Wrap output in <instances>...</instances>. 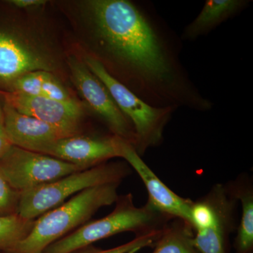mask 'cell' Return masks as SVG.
I'll list each match as a JSON object with an SVG mask.
<instances>
[{
    "mask_svg": "<svg viewBox=\"0 0 253 253\" xmlns=\"http://www.w3.org/2000/svg\"><path fill=\"white\" fill-rule=\"evenodd\" d=\"M88 9L102 49L126 68L127 89L150 106L211 111L166 32L144 9L126 0H93Z\"/></svg>",
    "mask_w": 253,
    "mask_h": 253,
    "instance_id": "obj_1",
    "label": "cell"
},
{
    "mask_svg": "<svg viewBox=\"0 0 253 253\" xmlns=\"http://www.w3.org/2000/svg\"><path fill=\"white\" fill-rule=\"evenodd\" d=\"M119 185L113 183L89 188L42 214L35 219L27 237L10 253H42L50 245L84 225L100 208L116 203Z\"/></svg>",
    "mask_w": 253,
    "mask_h": 253,
    "instance_id": "obj_2",
    "label": "cell"
},
{
    "mask_svg": "<svg viewBox=\"0 0 253 253\" xmlns=\"http://www.w3.org/2000/svg\"><path fill=\"white\" fill-rule=\"evenodd\" d=\"M171 219L148 202L142 207H136L132 195H123L118 196L111 214L86 223L50 245L43 253H72L100 240L126 231L134 233L136 236L154 234L162 231Z\"/></svg>",
    "mask_w": 253,
    "mask_h": 253,
    "instance_id": "obj_3",
    "label": "cell"
},
{
    "mask_svg": "<svg viewBox=\"0 0 253 253\" xmlns=\"http://www.w3.org/2000/svg\"><path fill=\"white\" fill-rule=\"evenodd\" d=\"M126 165L104 163L78 171L21 193L17 214L28 219H36L58 207L68 197L89 188L120 183L129 174Z\"/></svg>",
    "mask_w": 253,
    "mask_h": 253,
    "instance_id": "obj_4",
    "label": "cell"
},
{
    "mask_svg": "<svg viewBox=\"0 0 253 253\" xmlns=\"http://www.w3.org/2000/svg\"><path fill=\"white\" fill-rule=\"evenodd\" d=\"M84 63L91 72L104 83L115 102L129 120L135 132L134 148L140 156L150 148L159 146L163 131L176 109L150 106L112 77L103 65L92 56H86Z\"/></svg>",
    "mask_w": 253,
    "mask_h": 253,
    "instance_id": "obj_5",
    "label": "cell"
},
{
    "mask_svg": "<svg viewBox=\"0 0 253 253\" xmlns=\"http://www.w3.org/2000/svg\"><path fill=\"white\" fill-rule=\"evenodd\" d=\"M236 201L227 186L221 184L193 201L190 224L200 253H228L229 236L236 229Z\"/></svg>",
    "mask_w": 253,
    "mask_h": 253,
    "instance_id": "obj_6",
    "label": "cell"
},
{
    "mask_svg": "<svg viewBox=\"0 0 253 253\" xmlns=\"http://www.w3.org/2000/svg\"><path fill=\"white\" fill-rule=\"evenodd\" d=\"M84 169H86L15 146L0 159L1 175L21 193Z\"/></svg>",
    "mask_w": 253,
    "mask_h": 253,
    "instance_id": "obj_7",
    "label": "cell"
},
{
    "mask_svg": "<svg viewBox=\"0 0 253 253\" xmlns=\"http://www.w3.org/2000/svg\"><path fill=\"white\" fill-rule=\"evenodd\" d=\"M69 67L73 82L86 103L107 123L114 135L134 146L136 136L132 124L118 108L104 83L91 72L85 63L76 58L69 59Z\"/></svg>",
    "mask_w": 253,
    "mask_h": 253,
    "instance_id": "obj_8",
    "label": "cell"
},
{
    "mask_svg": "<svg viewBox=\"0 0 253 253\" xmlns=\"http://www.w3.org/2000/svg\"><path fill=\"white\" fill-rule=\"evenodd\" d=\"M126 141L114 134L101 137L68 136L49 145L42 154L89 169L112 158L122 157Z\"/></svg>",
    "mask_w": 253,
    "mask_h": 253,
    "instance_id": "obj_9",
    "label": "cell"
},
{
    "mask_svg": "<svg viewBox=\"0 0 253 253\" xmlns=\"http://www.w3.org/2000/svg\"><path fill=\"white\" fill-rule=\"evenodd\" d=\"M5 102L18 112L53 126L64 137L78 135L83 109L76 100L63 102L12 91L6 94Z\"/></svg>",
    "mask_w": 253,
    "mask_h": 253,
    "instance_id": "obj_10",
    "label": "cell"
},
{
    "mask_svg": "<svg viewBox=\"0 0 253 253\" xmlns=\"http://www.w3.org/2000/svg\"><path fill=\"white\" fill-rule=\"evenodd\" d=\"M121 158L140 176L149 195L147 202L153 208L168 217L190 224L192 200L181 197L168 187L143 161L130 143L126 141L123 144Z\"/></svg>",
    "mask_w": 253,
    "mask_h": 253,
    "instance_id": "obj_11",
    "label": "cell"
},
{
    "mask_svg": "<svg viewBox=\"0 0 253 253\" xmlns=\"http://www.w3.org/2000/svg\"><path fill=\"white\" fill-rule=\"evenodd\" d=\"M2 113L5 133L12 146L43 154L49 145L65 138L53 126L18 112L8 103Z\"/></svg>",
    "mask_w": 253,
    "mask_h": 253,
    "instance_id": "obj_12",
    "label": "cell"
},
{
    "mask_svg": "<svg viewBox=\"0 0 253 253\" xmlns=\"http://www.w3.org/2000/svg\"><path fill=\"white\" fill-rule=\"evenodd\" d=\"M50 69L49 65L42 56L0 31V82L14 83L27 73Z\"/></svg>",
    "mask_w": 253,
    "mask_h": 253,
    "instance_id": "obj_13",
    "label": "cell"
},
{
    "mask_svg": "<svg viewBox=\"0 0 253 253\" xmlns=\"http://www.w3.org/2000/svg\"><path fill=\"white\" fill-rule=\"evenodd\" d=\"M249 0H207L197 17L184 29L182 39L194 41L234 17L247 7Z\"/></svg>",
    "mask_w": 253,
    "mask_h": 253,
    "instance_id": "obj_14",
    "label": "cell"
},
{
    "mask_svg": "<svg viewBox=\"0 0 253 253\" xmlns=\"http://www.w3.org/2000/svg\"><path fill=\"white\" fill-rule=\"evenodd\" d=\"M231 195L241 204V217L237 228L234 248L236 253H253V188L249 179L238 178L228 184Z\"/></svg>",
    "mask_w": 253,
    "mask_h": 253,
    "instance_id": "obj_15",
    "label": "cell"
},
{
    "mask_svg": "<svg viewBox=\"0 0 253 253\" xmlns=\"http://www.w3.org/2000/svg\"><path fill=\"white\" fill-rule=\"evenodd\" d=\"M194 239V229L190 224L172 219L161 231L151 253H200Z\"/></svg>",
    "mask_w": 253,
    "mask_h": 253,
    "instance_id": "obj_16",
    "label": "cell"
},
{
    "mask_svg": "<svg viewBox=\"0 0 253 253\" xmlns=\"http://www.w3.org/2000/svg\"><path fill=\"white\" fill-rule=\"evenodd\" d=\"M34 222L18 214L0 216V252H12L31 233Z\"/></svg>",
    "mask_w": 253,
    "mask_h": 253,
    "instance_id": "obj_17",
    "label": "cell"
},
{
    "mask_svg": "<svg viewBox=\"0 0 253 253\" xmlns=\"http://www.w3.org/2000/svg\"><path fill=\"white\" fill-rule=\"evenodd\" d=\"M161 231L148 235L136 236L132 241L111 249L101 250L89 246L72 253H134L145 248L154 246L161 235Z\"/></svg>",
    "mask_w": 253,
    "mask_h": 253,
    "instance_id": "obj_18",
    "label": "cell"
},
{
    "mask_svg": "<svg viewBox=\"0 0 253 253\" xmlns=\"http://www.w3.org/2000/svg\"><path fill=\"white\" fill-rule=\"evenodd\" d=\"M21 193L10 186L0 173V216L17 214Z\"/></svg>",
    "mask_w": 253,
    "mask_h": 253,
    "instance_id": "obj_19",
    "label": "cell"
},
{
    "mask_svg": "<svg viewBox=\"0 0 253 253\" xmlns=\"http://www.w3.org/2000/svg\"><path fill=\"white\" fill-rule=\"evenodd\" d=\"M41 92V96L55 101L63 102L75 101L66 88L49 72H46L42 83Z\"/></svg>",
    "mask_w": 253,
    "mask_h": 253,
    "instance_id": "obj_20",
    "label": "cell"
},
{
    "mask_svg": "<svg viewBox=\"0 0 253 253\" xmlns=\"http://www.w3.org/2000/svg\"><path fill=\"white\" fill-rule=\"evenodd\" d=\"M12 146L5 133L2 122H0V159L7 152L8 150Z\"/></svg>",
    "mask_w": 253,
    "mask_h": 253,
    "instance_id": "obj_21",
    "label": "cell"
},
{
    "mask_svg": "<svg viewBox=\"0 0 253 253\" xmlns=\"http://www.w3.org/2000/svg\"><path fill=\"white\" fill-rule=\"evenodd\" d=\"M9 2L16 7L26 9V8L34 7V6L45 4L46 1L44 0H12Z\"/></svg>",
    "mask_w": 253,
    "mask_h": 253,
    "instance_id": "obj_22",
    "label": "cell"
},
{
    "mask_svg": "<svg viewBox=\"0 0 253 253\" xmlns=\"http://www.w3.org/2000/svg\"><path fill=\"white\" fill-rule=\"evenodd\" d=\"M3 121V113L2 111H1V109H0V122H2Z\"/></svg>",
    "mask_w": 253,
    "mask_h": 253,
    "instance_id": "obj_23",
    "label": "cell"
},
{
    "mask_svg": "<svg viewBox=\"0 0 253 253\" xmlns=\"http://www.w3.org/2000/svg\"><path fill=\"white\" fill-rule=\"evenodd\" d=\"M0 253H6V252H0Z\"/></svg>",
    "mask_w": 253,
    "mask_h": 253,
    "instance_id": "obj_24",
    "label": "cell"
}]
</instances>
